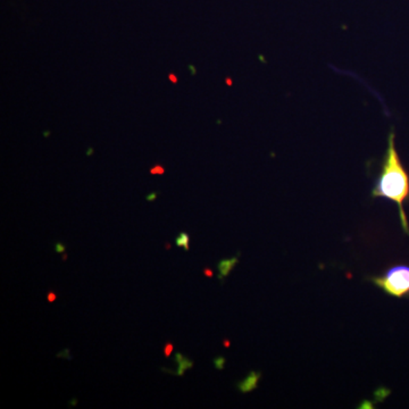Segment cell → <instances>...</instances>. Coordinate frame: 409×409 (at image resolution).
Masks as SVG:
<instances>
[{
    "instance_id": "1",
    "label": "cell",
    "mask_w": 409,
    "mask_h": 409,
    "mask_svg": "<svg viewBox=\"0 0 409 409\" xmlns=\"http://www.w3.org/2000/svg\"><path fill=\"white\" fill-rule=\"evenodd\" d=\"M372 197L385 198L397 203L403 231L409 235L408 219L403 203L409 199V174L396 148V134L391 130L388 136L387 150L384 152L378 179L372 190Z\"/></svg>"
},
{
    "instance_id": "2",
    "label": "cell",
    "mask_w": 409,
    "mask_h": 409,
    "mask_svg": "<svg viewBox=\"0 0 409 409\" xmlns=\"http://www.w3.org/2000/svg\"><path fill=\"white\" fill-rule=\"evenodd\" d=\"M370 281L392 297L403 298L409 296V266L406 265L391 267L383 275L372 276Z\"/></svg>"
},
{
    "instance_id": "3",
    "label": "cell",
    "mask_w": 409,
    "mask_h": 409,
    "mask_svg": "<svg viewBox=\"0 0 409 409\" xmlns=\"http://www.w3.org/2000/svg\"><path fill=\"white\" fill-rule=\"evenodd\" d=\"M175 362L180 364L178 371L175 372V374L179 375V376H182L188 368H191L194 366V363L190 362L188 358H184L183 356L181 354H179V352L175 355Z\"/></svg>"
},
{
    "instance_id": "4",
    "label": "cell",
    "mask_w": 409,
    "mask_h": 409,
    "mask_svg": "<svg viewBox=\"0 0 409 409\" xmlns=\"http://www.w3.org/2000/svg\"><path fill=\"white\" fill-rule=\"evenodd\" d=\"M256 381H257V378H256V375L253 373L247 380L242 382V384H239L240 390L244 391V392H247V391L254 389L255 385H256Z\"/></svg>"
},
{
    "instance_id": "5",
    "label": "cell",
    "mask_w": 409,
    "mask_h": 409,
    "mask_svg": "<svg viewBox=\"0 0 409 409\" xmlns=\"http://www.w3.org/2000/svg\"><path fill=\"white\" fill-rule=\"evenodd\" d=\"M235 263H237V258H233V260H223V262L219 263V271H221L223 275H228V272L231 271L232 267H233V265H235Z\"/></svg>"
},
{
    "instance_id": "6",
    "label": "cell",
    "mask_w": 409,
    "mask_h": 409,
    "mask_svg": "<svg viewBox=\"0 0 409 409\" xmlns=\"http://www.w3.org/2000/svg\"><path fill=\"white\" fill-rule=\"evenodd\" d=\"M178 247H183L184 251H189V235L185 232H182L181 235H179V238L175 240Z\"/></svg>"
},
{
    "instance_id": "7",
    "label": "cell",
    "mask_w": 409,
    "mask_h": 409,
    "mask_svg": "<svg viewBox=\"0 0 409 409\" xmlns=\"http://www.w3.org/2000/svg\"><path fill=\"white\" fill-rule=\"evenodd\" d=\"M173 349H174V346H173V343H167L165 345V348H164V355L165 357H170L171 356L172 352H173Z\"/></svg>"
},
{
    "instance_id": "8",
    "label": "cell",
    "mask_w": 409,
    "mask_h": 409,
    "mask_svg": "<svg viewBox=\"0 0 409 409\" xmlns=\"http://www.w3.org/2000/svg\"><path fill=\"white\" fill-rule=\"evenodd\" d=\"M152 174H164L165 173V170L162 167L161 165L155 166V167L152 168V171H150Z\"/></svg>"
},
{
    "instance_id": "9",
    "label": "cell",
    "mask_w": 409,
    "mask_h": 409,
    "mask_svg": "<svg viewBox=\"0 0 409 409\" xmlns=\"http://www.w3.org/2000/svg\"><path fill=\"white\" fill-rule=\"evenodd\" d=\"M55 249H56V251L60 253V254H62V253H64V251H66V248H65V246H64L63 244H61V242L56 244V246H55Z\"/></svg>"
},
{
    "instance_id": "10",
    "label": "cell",
    "mask_w": 409,
    "mask_h": 409,
    "mask_svg": "<svg viewBox=\"0 0 409 409\" xmlns=\"http://www.w3.org/2000/svg\"><path fill=\"white\" fill-rule=\"evenodd\" d=\"M56 299H57L56 293H54V292H49V293H48V302H54Z\"/></svg>"
},
{
    "instance_id": "11",
    "label": "cell",
    "mask_w": 409,
    "mask_h": 409,
    "mask_svg": "<svg viewBox=\"0 0 409 409\" xmlns=\"http://www.w3.org/2000/svg\"><path fill=\"white\" fill-rule=\"evenodd\" d=\"M216 365H217V367L221 370L222 368V363H224V358H219V361H216Z\"/></svg>"
},
{
    "instance_id": "12",
    "label": "cell",
    "mask_w": 409,
    "mask_h": 409,
    "mask_svg": "<svg viewBox=\"0 0 409 409\" xmlns=\"http://www.w3.org/2000/svg\"><path fill=\"white\" fill-rule=\"evenodd\" d=\"M156 196H157V194H150L149 197L147 198V199H148V200H154V199H155Z\"/></svg>"
},
{
    "instance_id": "13",
    "label": "cell",
    "mask_w": 409,
    "mask_h": 409,
    "mask_svg": "<svg viewBox=\"0 0 409 409\" xmlns=\"http://www.w3.org/2000/svg\"><path fill=\"white\" fill-rule=\"evenodd\" d=\"M172 75H173V74H171V76H170V78H171L172 81H173V82H176V79H175L174 76Z\"/></svg>"
},
{
    "instance_id": "14",
    "label": "cell",
    "mask_w": 409,
    "mask_h": 409,
    "mask_svg": "<svg viewBox=\"0 0 409 409\" xmlns=\"http://www.w3.org/2000/svg\"><path fill=\"white\" fill-rule=\"evenodd\" d=\"M205 272H206L207 275H212V272H210V271L206 270Z\"/></svg>"
}]
</instances>
